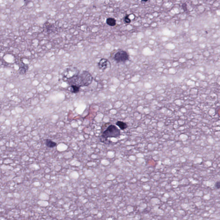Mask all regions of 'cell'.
<instances>
[{"label":"cell","instance_id":"cell-7","mask_svg":"<svg viewBox=\"0 0 220 220\" xmlns=\"http://www.w3.org/2000/svg\"><path fill=\"white\" fill-rule=\"evenodd\" d=\"M81 87L76 85H71L70 86V92L73 93H77L80 91Z\"/></svg>","mask_w":220,"mask_h":220},{"label":"cell","instance_id":"cell-8","mask_svg":"<svg viewBox=\"0 0 220 220\" xmlns=\"http://www.w3.org/2000/svg\"><path fill=\"white\" fill-rule=\"evenodd\" d=\"M106 23L109 26H115L116 25V20L113 18H108L107 19Z\"/></svg>","mask_w":220,"mask_h":220},{"label":"cell","instance_id":"cell-1","mask_svg":"<svg viewBox=\"0 0 220 220\" xmlns=\"http://www.w3.org/2000/svg\"><path fill=\"white\" fill-rule=\"evenodd\" d=\"M65 81L70 86L76 85L79 87L87 86L91 84L93 81V77L89 72L84 70L81 73H78L72 76L65 78Z\"/></svg>","mask_w":220,"mask_h":220},{"label":"cell","instance_id":"cell-9","mask_svg":"<svg viewBox=\"0 0 220 220\" xmlns=\"http://www.w3.org/2000/svg\"><path fill=\"white\" fill-rule=\"evenodd\" d=\"M124 21L127 23H130L131 22V20L128 15H127L124 17Z\"/></svg>","mask_w":220,"mask_h":220},{"label":"cell","instance_id":"cell-11","mask_svg":"<svg viewBox=\"0 0 220 220\" xmlns=\"http://www.w3.org/2000/svg\"><path fill=\"white\" fill-rule=\"evenodd\" d=\"M142 1L143 2H147L148 1V0H142Z\"/></svg>","mask_w":220,"mask_h":220},{"label":"cell","instance_id":"cell-3","mask_svg":"<svg viewBox=\"0 0 220 220\" xmlns=\"http://www.w3.org/2000/svg\"><path fill=\"white\" fill-rule=\"evenodd\" d=\"M130 59V56L128 53L124 50H119L115 53L114 59L117 63H124Z\"/></svg>","mask_w":220,"mask_h":220},{"label":"cell","instance_id":"cell-5","mask_svg":"<svg viewBox=\"0 0 220 220\" xmlns=\"http://www.w3.org/2000/svg\"><path fill=\"white\" fill-rule=\"evenodd\" d=\"M45 144L46 147L49 148H53L57 146V143L50 139L45 140Z\"/></svg>","mask_w":220,"mask_h":220},{"label":"cell","instance_id":"cell-6","mask_svg":"<svg viewBox=\"0 0 220 220\" xmlns=\"http://www.w3.org/2000/svg\"><path fill=\"white\" fill-rule=\"evenodd\" d=\"M116 125L117 126L119 127V129L122 130H125L128 127L127 124L126 123L122 121H117L116 123Z\"/></svg>","mask_w":220,"mask_h":220},{"label":"cell","instance_id":"cell-10","mask_svg":"<svg viewBox=\"0 0 220 220\" xmlns=\"http://www.w3.org/2000/svg\"><path fill=\"white\" fill-rule=\"evenodd\" d=\"M214 186H215V187L217 189H220V181H217V182H216L215 183V185H214Z\"/></svg>","mask_w":220,"mask_h":220},{"label":"cell","instance_id":"cell-4","mask_svg":"<svg viewBox=\"0 0 220 220\" xmlns=\"http://www.w3.org/2000/svg\"><path fill=\"white\" fill-rule=\"evenodd\" d=\"M98 66L99 69L102 71H105L108 67H110L111 63L108 59L102 58L98 62Z\"/></svg>","mask_w":220,"mask_h":220},{"label":"cell","instance_id":"cell-2","mask_svg":"<svg viewBox=\"0 0 220 220\" xmlns=\"http://www.w3.org/2000/svg\"><path fill=\"white\" fill-rule=\"evenodd\" d=\"M121 135L120 130L116 126L111 124L102 132L101 136L107 141L108 138H118Z\"/></svg>","mask_w":220,"mask_h":220}]
</instances>
